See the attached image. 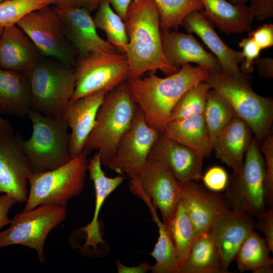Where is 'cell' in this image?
<instances>
[{
	"instance_id": "obj_31",
	"label": "cell",
	"mask_w": 273,
	"mask_h": 273,
	"mask_svg": "<svg viewBox=\"0 0 273 273\" xmlns=\"http://www.w3.org/2000/svg\"><path fill=\"white\" fill-rule=\"evenodd\" d=\"M269 252L265 239L254 230L242 243L237 253L235 260L238 269L241 272H253L262 266L273 264Z\"/></svg>"
},
{
	"instance_id": "obj_40",
	"label": "cell",
	"mask_w": 273,
	"mask_h": 273,
	"mask_svg": "<svg viewBox=\"0 0 273 273\" xmlns=\"http://www.w3.org/2000/svg\"><path fill=\"white\" fill-rule=\"evenodd\" d=\"M255 229L264 236L270 252H273V208L268 207L255 218Z\"/></svg>"
},
{
	"instance_id": "obj_29",
	"label": "cell",
	"mask_w": 273,
	"mask_h": 273,
	"mask_svg": "<svg viewBox=\"0 0 273 273\" xmlns=\"http://www.w3.org/2000/svg\"><path fill=\"white\" fill-rule=\"evenodd\" d=\"M153 219L158 228V238L150 255L155 260L151 266L152 273H177L179 261L177 251L167 226L161 221L156 209L149 206Z\"/></svg>"
},
{
	"instance_id": "obj_28",
	"label": "cell",
	"mask_w": 273,
	"mask_h": 273,
	"mask_svg": "<svg viewBox=\"0 0 273 273\" xmlns=\"http://www.w3.org/2000/svg\"><path fill=\"white\" fill-rule=\"evenodd\" d=\"M177 273H223L217 247L209 232L196 239Z\"/></svg>"
},
{
	"instance_id": "obj_42",
	"label": "cell",
	"mask_w": 273,
	"mask_h": 273,
	"mask_svg": "<svg viewBox=\"0 0 273 273\" xmlns=\"http://www.w3.org/2000/svg\"><path fill=\"white\" fill-rule=\"evenodd\" d=\"M102 0H56L54 8L58 10L81 8L90 13L96 11Z\"/></svg>"
},
{
	"instance_id": "obj_39",
	"label": "cell",
	"mask_w": 273,
	"mask_h": 273,
	"mask_svg": "<svg viewBox=\"0 0 273 273\" xmlns=\"http://www.w3.org/2000/svg\"><path fill=\"white\" fill-rule=\"evenodd\" d=\"M238 44L242 49V53L244 57L240 68L244 73L250 74L254 69V62L259 57L261 50L253 39L249 36L242 38Z\"/></svg>"
},
{
	"instance_id": "obj_12",
	"label": "cell",
	"mask_w": 273,
	"mask_h": 273,
	"mask_svg": "<svg viewBox=\"0 0 273 273\" xmlns=\"http://www.w3.org/2000/svg\"><path fill=\"white\" fill-rule=\"evenodd\" d=\"M17 25L43 55L75 67L77 53L68 40L55 8L48 6L33 11Z\"/></svg>"
},
{
	"instance_id": "obj_24",
	"label": "cell",
	"mask_w": 273,
	"mask_h": 273,
	"mask_svg": "<svg viewBox=\"0 0 273 273\" xmlns=\"http://www.w3.org/2000/svg\"><path fill=\"white\" fill-rule=\"evenodd\" d=\"M252 133L247 124L235 114L215 141L213 150L216 158L231 168L234 173L241 169Z\"/></svg>"
},
{
	"instance_id": "obj_26",
	"label": "cell",
	"mask_w": 273,
	"mask_h": 273,
	"mask_svg": "<svg viewBox=\"0 0 273 273\" xmlns=\"http://www.w3.org/2000/svg\"><path fill=\"white\" fill-rule=\"evenodd\" d=\"M30 109L29 85L24 73L0 68V114L22 117Z\"/></svg>"
},
{
	"instance_id": "obj_41",
	"label": "cell",
	"mask_w": 273,
	"mask_h": 273,
	"mask_svg": "<svg viewBox=\"0 0 273 273\" xmlns=\"http://www.w3.org/2000/svg\"><path fill=\"white\" fill-rule=\"evenodd\" d=\"M249 36L257 44L260 50L273 46V25L264 24L255 30L250 31Z\"/></svg>"
},
{
	"instance_id": "obj_23",
	"label": "cell",
	"mask_w": 273,
	"mask_h": 273,
	"mask_svg": "<svg viewBox=\"0 0 273 273\" xmlns=\"http://www.w3.org/2000/svg\"><path fill=\"white\" fill-rule=\"evenodd\" d=\"M100 154L98 151L88 161L87 171L93 181L95 191V205L92 221L81 228L85 235V247L97 249L104 244L98 220L99 213L106 198L123 181L124 177L118 175L114 177H108L102 168Z\"/></svg>"
},
{
	"instance_id": "obj_47",
	"label": "cell",
	"mask_w": 273,
	"mask_h": 273,
	"mask_svg": "<svg viewBox=\"0 0 273 273\" xmlns=\"http://www.w3.org/2000/svg\"><path fill=\"white\" fill-rule=\"evenodd\" d=\"M112 9L125 22L127 10L131 0H107Z\"/></svg>"
},
{
	"instance_id": "obj_20",
	"label": "cell",
	"mask_w": 273,
	"mask_h": 273,
	"mask_svg": "<svg viewBox=\"0 0 273 273\" xmlns=\"http://www.w3.org/2000/svg\"><path fill=\"white\" fill-rule=\"evenodd\" d=\"M161 35L165 55L178 70L185 64L194 63L210 73L222 70L215 56L207 52L191 34L161 29Z\"/></svg>"
},
{
	"instance_id": "obj_51",
	"label": "cell",
	"mask_w": 273,
	"mask_h": 273,
	"mask_svg": "<svg viewBox=\"0 0 273 273\" xmlns=\"http://www.w3.org/2000/svg\"><path fill=\"white\" fill-rule=\"evenodd\" d=\"M4 27H1L0 26V37L3 33V30H4Z\"/></svg>"
},
{
	"instance_id": "obj_52",
	"label": "cell",
	"mask_w": 273,
	"mask_h": 273,
	"mask_svg": "<svg viewBox=\"0 0 273 273\" xmlns=\"http://www.w3.org/2000/svg\"><path fill=\"white\" fill-rule=\"evenodd\" d=\"M3 1H4V0H0V2H1Z\"/></svg>"
},
{
	"instance_id": "obj_17",
	"label": "cell",
	"mask_w": 273,
	"mask_h": 273,
	"mask_svg": "<svg viewBox=\"0 0 273 273\" xmlns=\"http://www.w3.org/2000/svg\"><path fill=\"white\" fill-rule=\"evenodd\" d=\"M55 9L66 35L78 56L96 52L119 53L99 35L90 12L81 8Z\"/></svg>"
},
{
	"instance_id": "obj_5",
	"label": "cell",
	"mask_w": 273,
	"mask_h": 273,
	"mask_svg": "<svg viewBox=\"0 0 273 273\" xmlns=\"http://www.w3.org/2000/svg\"><path fill=\"white\" fill-rule=\"evenodd\" d=\"M27 115L32 133L28 139L20 140V143L33 173L53 169L70 161V133L62 116L45 115L32 109Z\"/></svg>"
},
{
	"instance_id": "obj_48",
	"label": "cell",
	"mask_w": 273,
	"mask_h": 273,
	"mask_svg": "<svg viewBox=\"0 0 273 273\" xmlns=\"http://www.w3.org/2000/svg\"><path fill=\"white\" fill-rule=\"evenodd\" d=\"M0 132L14 134V128L10 121L0 117Z\"/></svg>"
},
{
	"instance_id": "obj_16",
	"label": "cell",
	"mask_w": 273,
	"mask_h": 273,
	"mask_svg": "<svg viewBox=\"0 0 273 273\" xmlns=\"http://www.w3.org/2000/svg\"><path fill=\"white\" fill-rule=\"evenodd\" d=\"M255 229L254 217L232 209L214 222L209 233L217 247L223 273L229 272V267L241 245Z\"/></svg>"
},
{
	"instance_id": "obj_35",
	"label": "cell",
	"mask_w": 273,
	"mask_h": 273,
	"mask_svg": "<svg viewBox=\"0 0 273 273\" xmlns=\"http://www.w3.org/2000/svg\"><path fill=\"white\" fill-rule=\"evenodd\" d=\"M209 89L204 81L189 89L173 109L169 122L203 114Z\"/></svg>"
},
{
	"instance_id": "obj_33",
	"label": "cell",
	"mask_w": 273,
	"mask_h": 273,
	"mask_svg": "<svg viewBox=\"0 0 273 273\" xmlns=\"http://www.w3.org/2000/svg\"><path fill=\"white\" fill-rule=\"evenodd\" d=\"M234 114L229 103L218 93L210 88L204 115L212 149L217 137L230 123Z\"/></svg>"
},
{
	"instance_id": "obj_14",
	"label": "cell",
	"mask_w": 273,
	"mask_h": 273,
	"mask_svg": "<svg viewBox=\"0 0 273 273\" xmlns=\"http://www.w3.org/2000/svg\"><path fill=\"white\" fill-rule=\"evenodd\" d=\"M33 173L20 140L14 134L0 132V193L11 196L17 203H26Z\"/></svg>"
},
{
	"instance_id": "obj_9",
	"label": "cell",
	"mask_w": 273,
	"mask_h": 273,
	"mask_svg": "<svg viewBox=\"0 0 273 273\" xmlns=\"http://www.w3.org/2000/svg\"><path fill=\"white\" fill-rule=\"evenodd\" d=\"M66 206L42 205L16 214L10 226L0 232V249L20 245L35 250L40 263L45 261L44 245L49 233L64 220Z\"/></svg>"
},
{
	"instance_id": "obj_6",
	"label": "cell",
	"mask_w": 273,
	"mask_h": 273,
	"mask_svg": "<svg viewBox=\"0 0 273 273\" xmlns=\"http://www.w3.org/2000/svg\"><path fill=\"white\" fill-rule=\"evenodd\" d=\"M204 81L229 103L235 114L249 126L257 141H262L271 131L272 99L256 94L248 78H235L221 70L210 73Z\"/></svg>"
},
{
	"instance_id": "obj_50",
	"label": "cell",
	"mask_w": 273,
	"mask_h": 273,
	"mask_svg": "<svg viewBox=\"0 0 273 273\" xmlns=\"http://www.w3.org/2000/svg\"><path fill=\"white\" fill-rule=\"evenodd\" d=\"M234 5L246 4L249 0H226Z\"/></svg>"
},
{
	"instance_id": "obj_15",
	"label": "cell",
	"mask_w": 273,
	"mask_h": 273,
	"mask_svg": "<svg viewBox=\"0 0 273 273\" xmlns=\"http://www.w3.org/2000/svg\"><path fill=\"white\" fill-rule=\"evenodd\" d=\"M181 199L195 226L197 238L209 232L214 222L231 209L225 195L195 181L181 182Z\"/></svg>"
},
{
	"instance_id": "obj_18",
	"label": "cell",
	"mask_w": 273,
	"mask_h": 273,
	"mask_svg": "<svg viewBox=\"0 0 273 273\" xmlns=\"http://www.w3.org/2000/svg\"><path fill=\"white\" fill-rule=\"evenodd\" d=\"M204 157L191 149L161 134L149 154L148 159L160 162L180 182L200 179Z\"/></svg>"
},
{
	"instance_id": "obj_45",
	"label": "cell",
	"mask_w": 273,
	"mask_h": 273,
	"mask_svg": "<svg viewBox=\"0 0 273 273\" xmlns=\"http://www.w3.org/2000/svg\"><path fill=\"white\" fill-rule=\"evenodd\" d=\"M260 77L272 78L273 77V59L269 57H258L254 62Z\"/></svg>"
},
{
	"instance_id": "obj_44",
	"label": "cell",
	"mask_w": 273,
	"mask_h": 273,
	"mask_svg": "<svg viewBox=\"0 0 273 273\" xmlns=\"http://www.w3.org/2000/svg\"><path fill=\"white\" fill-rule=\"evenodd\" d=\"M16 203V200L9 195H0V232L4 226L10 224L11 219L9 217V212Z\"/></svg>"
},
{
	"instance_id": "obj_32",
	"label": "cell",
	"mask_w": 273,
	"mask_h": 273,
	"mask_svg": "<svg viewBox=\"0 0 273 273\" xmlns=\"http://www.w3.org/2000/svg\"><path fill=\"white\" fill-rule=\"evenodd\" d=\"M167 226L175 245L180 264L197 238L195 226L181 199L170 223Z\"/></svg>"
},
{
	"instance_id": "obj_22",
	"label": "cell",
	"mask_w": 273,
	"mask_h": 273,
	"mask_svg": "<svg viewBox=\"0 0 273 273\" xmlns=\"http://www.w3.org/2000/svg\"><path fill=\"white\" fill-rule=\"evenodd\" d=\"M43 54L17 25L4 28L0 37V68L19 72L32 67Z\"/></svg>"
},
{
	"instance_id": "obj_8",
	"label": "cell",
	"mask_w": 273,
	"mask_h": 273,
	"mask_svg": "<svg viewBox=\"0 0 273 273\" xmlns=\"http://www.w3.org/2000/svg\"><path fill=\"white\" fill-rule=\"evenodd\" d=\"M231 209L254 218L268 207L264 158L257 141L252 138L241 170L229 178L224 194Z\"/></svg>"
},
{
	"instance_id": "obj_27",
	"label": "cell",
	"mask_w": 273,
	"mask_h": 273,
	"mask_svg": "<svg viewBox=\"0 0 273 273\" xmlns=\"http://www.w3.org/2000/svg\"><path fill=\"white\" fill-rule=\"evenodd\" d=\"M162 134L204 158L209 156L213 150L204 114L170 121Z\"/></svg>"
},
{
	"instance_id": "obj_43",
	"label": "cell",
	"mask_w": 273,
	"mask_h": 273,
	"mask_svg": "<svg viewBox=\"0 0 273 273\" xmlns=\"http://www.w3.org/2000/svg\"><path fill=\"white\" fill-rule=\"evenodd\" d=\"M255 17L260 21L273 16V0H250Z\"/></svg>"
},
{
	"instance_id": "obj_10",
	"label": "cell",
	"mask_w": 273,
	"mask_h": 273,
	"mask_svg": "<svg viewBox=\"0 0 273 273\" xmlns=\"http://www.w3.org/2000/svg\"><path fill=\"white\" fill-rule=\"evenodd\" d=\"M75 86L70 100L98 92H109L129 77L125 54L96 52L78 56L74 67Z\"/></svg>"
},
{
	"instance_id": "obj_4",
	"label": "cell",
	"mask_w": 273,
	"mask_h": 273,
	"mask_svg": "<svg viewBox=\"0 0 273 273\" xmlns=\"http://www.w3.org/2000/svg\"><path fill=\"white\" fill-rule=\"evenodd\" d=\"M23 72L29 82L31 109L45 115L61 116L74 92V68L43 55Z\"/></svg>"
},
{
	"instance_id": "obj_30",
	"label": "cell",
	"mask_w": 273,
	"mask_h": 273,
	"mask_svg": "<svg viewBox=\"0 0 273 273\" xmlns=\"http://www.w3.org/2000/svg\"><path fill=\"white\" fill-rule=\"evenodd\" d=\"M93 18L96 27L105 32L107 41L125 54L128 44L125 22L107 0L101 2Z\"/></svg>"
},
{
	"instance_id": "obj_1",
	"label": "cell",
	"mask_w": 273,
	"mask_h": 273,
	"mask_svg": "<svg viewBox=\"0 0 273 273\" xmlns=\"http://www.w3.org/2000/svg\"><path fill=\"white\" fill-rule=\"evenodd\" d=\"M125 24L128 44L125 52L128 77L160 70L168 76L178 70L167 60L163 49L160 15L154 0H131Z\"/></svg>"
},
{
	"instance_id": "obj_38",
	"label": "cell",
	"mask_w": 273,
	"mask_h": 273,
	"mask_svg": "<svg viewBox=\"0 0 273 273\" xmlns=\"http://www.w3.org/2000/svg\"><path fill=\"white\" fill-rule=\"evenodd\" d=\"M229 178L227 172L223 168L214 166L207 170L201 179L207 189L220 193L225 190Z\"/></svg>"
},
{
	"instance_id": "obj_21",
	"label": "cell",
	"mask_w": 273,
	"mask_h": 273,
	"mask_svg": "<svg viewBox=\"0 0 273 273\" xmlns=\"http://www.w3.org/2000/svg\"><path fill=\"white\" fill-rule=\"evenodd\" d=\"M181 26L188 33H194L201 39L219 61L224 73L237 78H248V74L244 73L239 66L244 60L242 52L228 46L200 11H194L188 14Z\"/></svg>"
},
{
	"instance_id": "obj_11",
	"label": "cell",
	"mask_w": 273,
	"mask_h": 273,
	"mask_svg": "<svg viewBox=\"0 0 273 273\" xmlns=\"http://www.w3.org/2000/svg\"><path fill=\"white\" fill-rule=\"evenodd\" d=\"M132 193L160 211L162 221L170 223L181 200V183L164 164L147 160L140 174L131 178Z\"/></svg>"
},
{
	"instance_id": "obj_34",
	"label": "cell",
	"mask_w": 273,
	"mask_h": 273,
	"mask_svg": "<svg viewBox=\"0 0 273 273\" xmlns=\"http://www.w3.org/2000/svg\"><path fill=\"white\" fill-rule=\"evenodd\" d=\"M159 12L161 29H176L184 18L204 9L201 0H154Z\"/></svg>"
},
{
	"instance_id": "obj_37",
	"label": "cell",
	"mask_w": 273,
	"mask_h": 273,
	"mask_svg": "<svg viewBox=\"0 0 273 273\" xmlns=\"http://www.w3.org/2000/svg\"><path fill=\"white\" fill-rule=\"evenodd\" d=\"M270 131L263 139L260 151L264 155L265 189L268 207L273 203V135Z\"/></svg>"
},
{
	"instance_id": "obj_19",
	"label": "cell",
	"mask_w": 273,
	"mask_h": 273,
	"mask_svg": "<svg viewBox=\"0 0 273 273\" xmlns=\"http://www.w3.org/2000/svg\"><path fill=\"white\" fill-rule=\"evenodd\" d=\"M105 95L104 92H98L70 100L63 112L61 116L71 129L69 149L71 158L82 153Z\"/></svg>"
},
{
	"instance_id": "obj_46",
	"label": "cell",
	"mask_w": 273,
	"mask_h": 273,
	"mask_svg": "<svg viewBox=\"0 0 273 273\" xmlns=\"http://www.w3.org/2000/svg\"><path fill=\"white\" fill-rule=\"evenodd\" d=\"M118 273H146L151 270V265L147 261H144L137 266H128L122 264L118 259L116 261Z\"/></svg>"
},
{
	"instance_id": "obj_7",
	"label": "cell",
	"mask_w": 273,
	"mask_h": 273,
	"mask_svg": "<svg viewBox=\"0 0 273 273\" xmlns=\"http://www.w3.org/2000/svg\"><path fill=\"white\" fill-rule=\"evenodd\" d=\"M87 164V156L82 153L58 167L33 173L29 178L30 189L23 211L42 205L66 206L83 191Z\"/></svg>"
},
{
	"instance_id": "obj_13",
	"label": "cell",
	"mask_w": 273,
	"mask_h": 273,
	"mask_svg": "<svg viewBox=\"0 0 273 273\" xmlns=\"http://www.w3.org/2000/svg\"><path fill=\"white\" fill-rule=\"evenodd\" d=\"M161 134L148 124L138 106L130 127L119 142L107 167L129 178L138 176L152 146Z\"/></svg>"
},
{
	"instance_id": "obj_36",
	"label": "cell",
	"mask_w": 273,
	"mask_h": 273,
	"mask_svg": "<svg viewBox=\"0 0 273 273\" xmlns=\"http://www.w3.org/2000/svg\"><path fill=\"white\" fill-rule=\"evenodd\" d=\"M56 0H4L0 2V26L17 24L29 13L48 6Z\"/></svg>"
},
{
	"instance_id": "obj_3",
	"label": "cell",
	"mask_w": 273,
	"mask_h": 273,
	"mask_svg": "<svg viewBox=\"0 0 273 273\" xmlns=\"http://www.w3.org/2000/svg\"><path fill=\"white\" fill-rule=\"evenodd\" d=\"M138 107L127 80L106 94L82 153L87 156L98 151L102 164L107 167L119 142L130 127Z\"/></svg>"
},
{
	"instance_id": "obj_25",
	"label": "cell",
	"mask_w": 273,
	"mask_h": 273,
	"mask_svg": "<svg viewBox=\"0 0 273 273\" xmlns=\"http://www.w3.org/2000/svg\"><path fill=\"white\" fill-rule=\"evenodd\" d=\"M201 14L211 25L226 34L250 31L254 13L246 4L234 5L226 0H201Z\"/></svg>"
},
{
	"instance_id": "obj_49",
	"label": "cell",
	"mask_w": 273,
	"mask_h": 273,
	"mask_svg": "<svg viewBox=\"0 0 273 273\" xmlns=\"http://www.w3.org/2000/svg\"><path fill=\"white\" fill-rule=\"evenodd\" d=\"M273 272V264H268L262 266L253 272L254 273H272Z\"/></svg>"
},
{
	"instance_id": "obj_2",
	"label": "cell",
	"mask_w": 273,
	"mask_h": 273,
	"mask_svg": "<svg viewBox=\"0 0 273 273\" xmlns=\"http://www.w3.org/2000/svg\"><path fill=\"white\" fill-rule=\"evenodd\" d=\"M209 73L202 67L187 64L165 77L151 73L144 77H128L127 82L148 124L162 134L169 122L173 109L182 96L204 81Z\"/></svg>"
}]
</instances>
